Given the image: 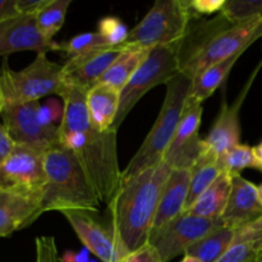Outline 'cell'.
I'll use <instances>...</instances> for the list:
<instances>
[{
  "mask_svg": "<svg viewBox=\"0 0 262 262\" xmlns=\"http://www.w3.org/2000/svg\"><path fill=\"white\" fill-rule=\"evenodd\" d=\"M262 257V225L255 220L235 229L227 252L217 262H257Z\"/></svg>",
  "mask_w": 262,
  "mask_h": 262,
  "instance_id": "21",
  "label": "cell"
},
{
  "mask_svg": "<svg viewBox=\"0 0 262 262\" xmlns=\"http://www.w3.org/2000/svg\"><path fill=\"white\" fill-rule=\"evenodd\" d=\"M223 225L224 222L222 219H205L182 214L159 229H154L148 243L156 248L161 261L169 262L186 253L191 246Z\"/></svg>",
  "mask_w": 262,
  "mask_h": 262,
  "instance_id": "10",
  "label": "cell"
},
{
  "mask_svg": "<svg viewBox=\"0 0 262 262\" xmlns=\"http://www.w3.org/2000/svg\"><path fill=\"white\" fill-rule=\"evenodd\" d=\"M181 262H202V261H200V260H199V258L193 257V256H189V255H184L183 260H182Z\"/></svg>",
  "mask_w": 262,
  "mask_h": 262,
  "instance_id": "40",
  "label": "cell"
},
{
  "mask_svg": "<svg viewBox=\"0 0 262 262\" xmlns=\"http://www.w3.org/2000/svg\"><path fill=\"white\" fill-rule=\"evenodd\" d=\"M227 0H189V7L192 12L200 18L205 14H214L222 12Z\"/></svg>",
  "mask_w": 262,
  "mask_h": 262,
  "instance_id": "34",
  "label": "cell"
},
{
  "mask_svg": "<svg viewBox=\"0 0 262 262\" xmlns=\"http://www.w3.org/2000/svg\"><path fill=\"white\" fill-rule=\"evenodd\" d=\"M196 19L199 18L192 12L189 0H158L119 46L129 50H150L177 43L183 40Z\"/></svg>",
  "mask_w": 262,
  "mask_h": 262,
  "instance_id": "6",
  "label": "cell"
},
{
  "mask_svg": "<svg viewBox=\"0 0 262 262\" xmlns=\"http://www.w3.org/2000/svg\"><path fill=\"white\" fill-rule=\"evenodd\" d=\"M204 104L188 95L178 129L163 161L170 169H191L204 150L206 142L199 135Z\"/></svg>",
  "mask_w": 262,
  "mask_h": 262,
  "instance_id": "12",
  "label": "cell"
},
{
  "mask_svg": "<svg viewBox=\"0 0 262 262\" xmlns=\"http://www.w3.org/2000/svg\"><path fill=\"white\" fill-rule=\"evenodd\" d=\"M61 260H63V262H89L90 251L84 247L79 251L67 250L61 255Z\"/></svg>",
  "mask_w": 262,
  "mask_h": 262,
  "instance_id": "38",
  "label": "cell"
},
{
  "mask_svg": "<svg viewBox=\"0 0 262 262\" xmlns=\"http://www.w3.org/2000/svg\"><path fill=\"white\" fill-rule=\"evenodd\" d=\"M19 51H60V43L43 37L36 26L35 15H17L0 22V56Z\"/></svg>",
  "mask_w": 262,
  "mask_h": 262,
  "instance_id": "13",
  "label": "cell"
},
{
  "mask_svg": "<svg viewBox=\"0 0 262 262\" xmlns=\"http://www.w3.org/2000/svg\"><path fill=\"white\" fill-rule=\"evenodd\" d=\"M97 32L107 41L110 46H119L127 40L129 30L120 18L114 15L102 17L97 23Z\"/></svg>",
  "mask_w": 262,
  "mask_h": 262,
  "instance_id": "31",
  "label": "cell"
},
{
  "mask_svg": "<svg viewBox=\"0 0 262 262\" xmlns=\"http://www.w3.org/2000/svg\"><path fill=\"white\" fill-rule=\"evenodd\" d=\"M241 55L242 54H237V55L232 56V58L225 59V60L207 68L206 71L199 74L196 78L192 79L189 96L192 99L197 100L199 102H201V104H204L219 89L220 84L224 82V79L227 78V76L232 71V68L237 63Z\"/></svg>",
  "mask_w": 262,
  "mask_h": 262,
  "instance_id": "25",
  "label": "cell"
},
{
  "mask_svg": "<svg viewBox=\"0 0 262 262\" xmlns=\"http://www.w3.org/2000/svg\"><path fill=\"white\" fill-rule=\"evenodd\" d=\"M261 258H262V257H261Z\"/></svg>",
  "mask_w": 262,
  "mask_h": 262,
  "instance_id": "46",
  "label": "cell"
},
{
  "mask_svg": "<svg viewBox=\"0 0 262 262\" xmlns=\"http://www.w3.org/2000/svg\"><path fill=\"white\" fill-rule=\"evenodd\" d=\"M232 177L222 173L219 178L197 199L193 206L184 214L205 217V219H222L228 205L232 189Z\"/></svg>",
  "mask_w": 262,
  "mask_h": 262,
  "instance_id": "22",
  "label": "cell"
},
{
  "mask_svg": "<svg viewBox=\"0 0 262 262\" xmlns=\"http://www.w3.org/2000/svg\"><path fill=\"white\" fill-rule=\"evenodd\" d=\"M45 173L46 186L41 199L42 214L67 210L99 212L102 202L89 176L76 155L60 142L45 152Z\"/></svg>",
  "mask_w": 262,
  "mask_h": 262,
  "instance_id": "4",
  "label": "cell"
},
{
  "mask_svg": "<svg viewBox=\"0 0 262 262\" xmlns=\"http://www.w3.org/2000/svg\"><path fill=\"white\" fill-rule=\"evenodd\" d=\"M64 115V104L58 99H48L38 107V118L46 127H60Z\"/></svg>",
  "mask_w": 262,
  "mask_h": 262,
  "instance_id": "32",
  "label": "cell"
},
{
  "mask_svg": "<svg viewBox=\"0 0 262 262\" xmlns=\"http://www.w3.org/2000/svg\"><path fill=\"white\" fill-rule=\"evenodd\" d=\"M15 145L17 143L14 142L12 136L9 135L5 125L0 122V166L7 161V159L9 158L10 154L14 150Z\"/></svg>",
  "mask_w": 262,
  "mask_h": 262,
  "instance_id": "36",
  "label": "cell"
},
{
  "mask_svg": "<svg viewBox=\"0 0 262 262\" xmlns=\"http://www.w3.org/2000/svg\"><path fill=\"white\" fill-rule=\"evenodd\" d=\"M40 102L8 105L0 119L17 145L46 152L59 143V127H46L38 118Z\"/></svg>",
  "mask_w": 262,
  "mask_h": 262,
  "instance_id": "11",
  "label": "cell"
},
{
  "mask_svg": "<svg viewBox=\"0 0 262 262\" xmlns=\"http://www.w3.org/2000/svg\"><path fill=\"white\" fill-rule=\"evenodd\" d=\"M261 215L262 205L258 200L257 186L243 178L241 174L233 176L230 196L222 216L224 225L238 229L253 223Z\"/></svg>",
  "mask_w": 262,
  "mask_h": 262,
  "instance_id": "16",
  "label": "cell"
},
{
  "mask_svg": "<svg viewBox=\"0 0 262 262\" xmlns=\"http://www.w3.org/2000/svg\"><path fill=\"white\" fill-rule=\"evenodd\" d=\"M189 170H191V184H189V193L188 199H187L186 211L193 206L197 199L223 173L219 165V156L214 151L210 150L207 145L204 152L200 155V158L197 159L196 163L192 165V168Z\"/></svg>",
  "mask_w": 262,
  "mask_h": 262,
  "instance_id": "23",
  "label": "cell"
},
{
  "mask_svg": "<svg viewBox=\"0 0 262 262\" xmlns=\"http://www.w3.org/2000/svg\"><path fill=\"white\" fill-rule=\"evenodd\" d=\"M189 184H191L189 169H171L161 192L152 230L159 229L184 214L189 193Z\"/></svg>",
  "mask_w": 262,
  "mask_h": 262,
  "instance_id": "19",
  "label": "cell"
},
{
  "mask_svg": "<svg viewBox=\"0 0 262 262\" xmlns=\"http://www.w3.org/2000/svg\"><path fill=\"white\" fill-rule=\"evenodd\" d=\"M262 37V19L233 23L222 13L211 19L192 22L179 43V73L189 79L210 67L243 54Z\"/></svg>",
  "mask_w": 262,
  "mask_h": 262,
  "instance_id": "3",
  "label": "cell"
},
{
  "mask_svg": "<svg viewBox=\"0 0 262 262\" xmlns=\"http://www.w3.org/2000/svg\"><path fill=\"white\" fill-rule=\"evenodd\" d=\"M40 215L41 201L0 189V238L28 227Z\"/></svg>",
  "mask_w": 262,
  "mask_h": 262,
  "instance_id": "18",
  "label": "cell"
},
{
  "mask_svg": "<svg viewBox=\"0 0 262 262\" xmlns=\"http://www.w3.org/2000/svg\"><path fill=\"white\" fill-rule=\"evenodd\" d=\"M234 234V228L223 225L191 246L184 255L193 256L202 262H217L232 245Z\"/></svg>",
  "mask_w": 262,
  "mask_h": 262,
  "instance_id": "24",
  "label": "cell"
},
{
  "mask_svg": "<svg viewBox=\"0 0 262 262\" xmlns=\"http://www.w3.org/2000/svg\"><path fill=\"white\" fill-rule=\"evenodd\" d=\"M220 13L233 23L262 19V0H227Z\"/></svg>",
  "mask_w": 262,
  "mask_h": 262,
  "instance_id": "30",
  "label": "cell"
},
{
  "mask_svg": "<svg viewBox=\"0 0 262 262\" xmlns=\"http://www.w3.org/2000/svg\"><path fill=\"white\" fill-rule=\"evenodd\" d=\"M123 51L124 50L120 46H113L68 59L67 63L63 64L61 83L67 87L89 91L99 83L105 72Z\"/></svg>",
  "mask_w": 262,
  "mask_h": 262,
  "instance_id": "14",
  "label": "cell"
},
{
  "mask_svg": "<svg viewBox=\"0 0 262 262\" xmlns=\"http://www.w3.org/2000/svg\"><path fill=\"white\" fill-rule=\"evenodd\" d=\"M219 165L223 173H228L230 176L241 174L243 169L247 168L260 170V165H258V161L256 159L253 147L242 145V143L222 154L219 156Z\"/></svg>",
  "mask_w": 262,
  "mask_h": 262,
  "instance_id": "28",
  "label": "cell"
},
{
  "mask_svg": "<svg viewBox=\"0 0 262 262\" xmlns=\"http://www.w3.org/2000/svg\"><path fill=\"white\" fill-rule=\"evenodd\" d=\"M170 171L163 161L130 178L122 179L119 188L107 204L109 229L122 261L148 243L161 192Z\"/></svg>",
  "mask_w": 262,
  "mask_h": 262,
  "instance_id": "2",
  "label": "cell"
},
{
  "mask_svg": "<svg viewBox=\"0 0 262 262\" xmlns=\"http://www.w3.org/2000/svg\"><path fill=\"white\" fill-rule=\"evenodd\" d=\"M256 72L252 74L248 81L247 86L243 90L233 105H228L227 101L223 102L222 110L217 115L214 125L210 129L209 135L205 138V142L209 146L210 150L214 151L217 156L224 154L229 148L241 143V123H239V112L242 106L247 91L252 84V79L256 77Z\"/></svg>",
  "mask_w": 262,
  "mask_h": 262,
  "instance_id": "17",
  "label": "cell"
},
{
  "mask_svg": "<svg viewBox=\"0 0 262 262\" xmlns=\"http://www.w3.org/2000/svg\"><path fill=\"white\" fill-rule=\"evenodd\" d=\"M123 53L118 56L117 60L109 67L104 76L101 77L99 83L109 84L122 91L123 87L127 84L132 74L137 71L143 60L147 56L150 50H129L123 49Z\"/></svg>",
  "mask_w": 262,
  "mask_h": 262,
  "instance_id": "26",
  "label": "cell"
},
{
  "mask_svg": "<svg viewBox=\"0 0 262 262\" xmlns=\"http://www.w3.org/2000/svg\"><path fill=\"white\" fill-rule=\"evenodd\" d=\"M64 215L76 232L84 248L94 253L102 262H122V257L109 228H104L91 212L67 210Z\"/></svg>",
  "mask_w": 262,
  "mask_h": 262,
  "instance_id": "15",
  "label": "cell"
},
{
  "mask_svg": "<svg viewBox=\"0 0 262 262\" xmlns=\"http://www.w3.org/2000/svg\"><path fill=\"white\" fill-rule=\"evenodd\" d=\"M257 262H262V258H260V260H258Z\"/></svg>",
  "mask_w": 262,
  "mask_h": 262,
  "instance_id": "45",
  "label": "cell"
},
{
  "mask_svg": "<svg viewBox=\"0 0 262 262\" xmlns=\"http://www.w3.org/2000/svg\"><path fill=\"white\" fill-rule=\"evenodd\" d=\"M20 15L17 9V0H0V22Z\"/></svg>",
  "mask_w": 262,
  "mask_h": 262,
  "instance_id": "37",
  "label": "cell"
},
{
  "mask_svg": "<svg viewBox=\"0 0 262 262\" xmlns=\"http://www.w3.org/2000/svg\"><path fill=\"white\" fill-rule=\"evenodd\" d=\"M36 243V262H63L54 237H37Z\"/></svg>",
  "mask_w": 262,
  "mask_h": 262,
  "instance_id": "33",
  "label": "cell"
},
{
  "mask_svg": "<svg viewBox=\"0 0 262 262\" xmlns=\"http://www.w3.org/2000/svg\"><path fill=\"white\" fill-rule=\"evenodd\" d=\"M2 112H3V106H2V102H0V115H2Z\"/></svg>",
  "mask_w": 262,
  "mask_h": 262,
  "instance_id": "43",
  "label": "cell"
},
{
  "mask_svg": "<svg viewBox=\"0 0 262 262\" xmlns=\"http://www.w3.org/2000/svg\"><path fill=\"white\" fill-rule=\"evenodd\" d=\"M113 48L99 32H86L74 36L67 42L60 43V51H64L68 59L86 55L100 49Z\"/></svg>",
  "mask_w": 262,
  "mask_h": 262,
  "instance_id": "29",
  "label": "cell"
},
{
  "mask_svg": "<svg viewBox=\"0 0 262 262\" xmlns=\"http://www.w3.org/2000/svg\"><path fill=\"white\" fill-rule=\"evenodd\" d=\"M181 41L150 49L145 60L120 91L119 110L113 125L114 129L118 130L130 110L151 89L159 84H168L178 76V51Z\"/></svg>",
  "mask_w": 262,
  "mask_h": 262,
  "instance_id": "8",
  "label": "cell"
},
{
  "mask_svg": "<svg viewBox=\"0 0 262 262\" xmlns=\"http://www.w3.org/2000/svg\"><path fill=\"white\" fill-rule=\"evenodd\" d=\"M257 194H258V200H260V202L262 205V184L257 186Z\"/></svg>",
  "mask_w": 262,
  "mask_h": 262,
  "instance_id": "41",
  "label": "cell"
},
{
  "mask_svg": "<svg viewBox=\"0 0 262 262\" xmlns=\"http://www.w3.org/2000/svg\"><path fill=\"white\" fill-rule=\"evenodd\" d=\"M191 86L192 79L182 73L166 84V95L158 119L141 147L123 170L122 179H128L163 163L164 155L178 129Z\"/></svg>",
  "mask_w": 262,
  "mask_h": 262,
  "instance_id": "5",
  "label": "cell"
},
{
  "mask_svg": "<svg viewBox=\"0 0 262 262\" xmlns=\"http://www.w3.org/2000/svg\"><path fill=\"white\" fill-rule=\"evenodd\" d=\"M46 186L45 152L15 145L0 166V189L41 201Z\"/></svg>",
  "mask_w": 262,
  "mask_h": 262,
  "instance_id": "9",
  "label": "cell"
},
{
  "mask_svg": "<svg viewBox=\"0 0 262 262\" xmlns=\"http://www.w3.org/2000/svg\"><path fill=\"white\" fill-rule=\"evenodd\" d=\"M63 66L54 63L45 53L37 54L35 60L22 71H13L4 58L0 69V102L8 105L36 102L48 95L60 91Z\"/></svg>",
  "mask_w": 262,
  "mask_h": 262,
  "instance_id": "7",
  "label": "cell"
},
{
  "mask_svg": "<svg viewBox=\"0 0 262 262\" xmlns=\"http://www.w3.org/2000/svg\"><path fill=\"white\" fill-rule=\"evenodd\" d=\"M120 90L105 83L95 84L86 94L90 120L100 130H109L114 125L119 110Z\"/></svg>",
  "mask_w": 262,
  "mask_h": 262,
  "instance_id": "20",
  "label": "cell"
},
{
  "mask_svg": "<svg viewBox=\"0 0 262 262\" xmlns=\"http://www.w3.org/2000/svg\"><path fill=\"white\" fill-rule=\"evenodd\" d=\"M71 3L72 0H48L42 9L38 10L35 15L36 26L43 37L53 40L60 31Z\"/></svg>",
  "mask_w": 262,
  "mask_h": 262,
  "instance_id": "27",
  "label": "cell"
},
{
  "mask_svg": "<svg viewBox=\"0 0 262 262\" xmlns=\"http://www.w3.org/2000/svg\"><path fill=\"white\" fill-rule=\"evenodd\" d=\"M256 222H257V223H260V224L262 225V215H261V216H260V217H258V219H257V220H256Z\"/></svg>",
  "mask_w": 262,
  "mask_h": 262,
  "instance_id": "42",
  "label": "cell"
},
{
  "mask_svg": "<svg viewBox=\"0 0 262 262\" xmlns=\"http://www.w3.org/2000/svg\"><path fill=\"white\" fill-rule=\"evenodd\" d=\"M122 262H163L160 255L158 253L156 248L150 243L142 246L141 248L136 250L135 252L129 253L127 257L123 258Z\"/></svg>",
  "mask_w": 262,
  "mask_h": 262,
  "instance_id": "35",
  "label": "cell"
},
{
  "mask_svg": "<svg viewBox=\"0 0 262 262\" xmlns=\"http://www.w3.org/2000/svg\"><path fill=\"white\" fill-rule=\"evenodd\" d=\"M253 150H255L256 159H257L258 165H260V171H262V141L256 147H253Z\"/></svg>",
  "mask_w": 262,
  "mask_h": 262,
  "instance_id": "39",
  "label": "cell"
},
{
  "mask_svg": "<svg viewBox=\"0 0 262 262\" xmlns=\"http://www.w3.org/2000/svg\"><path fill=\"white\" fill-rule=\"evenodd\" d=\"M89 262H99V261H96V260H90Z\"/></svg>",
  "mask_w": 262,
  "mask_h": 262,
  "instance_id": "44",
  "label": "cell"
},
{
  "mask_svg": "<svg viewBox=\"0 0 262 262\" xmlns=\"http://www.w3.org/2000/svg\"><path fill=\"white\" fill-rule=\"evenodd\" d=\"M84 90L61 86L64 104L59 142L76 155L101 202L109 204L122 183L118 160L117 129L100 130L90 120Z\"/></svg>",
  "mask_w": 262,
  "mask_h": 262,
  "instance_id": "1",
  "label": "cell"
}]
</instances>
